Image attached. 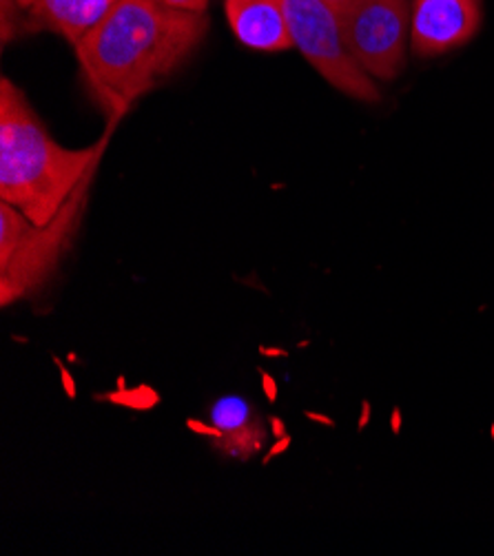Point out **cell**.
I'll return each mask as SVG.
<instances>
[{
  "label": "cell",
  "mask_w": 494,
  "mask_h": 556,
  "mask_svg": "<svg viewBox=\"0 0 494 556\" xmlns=\"http://www.w3.org/2000/svg\"><path fill=\"white\" fill-rule=\"evenodd\" d=\"M287 18L293 45L328 85L364 102L379 100L377 85L344 42L335 10L324 0H287Z\"/></svg>",
  "instance_id": "obj_4"
},
{
  "label": "cell",
  "mask_w": 494,
  "mask_h": 556,
  "mask_svg": "<svg viewBox=\"0 0 494 556\" xmlns=\"http://www.w3.org/2000/svg\"><path fill=\"white\" fill-rule=\"evenodd\" d=\"M29 12V29L51 31L76 45L118 0H16Z\"/></svg>",
  "instance_id": "obj_8"
},
{
  "label": "cell",
  "mask_w": 494,
  "mask_h": 556,
  "mask_svg": "<svg viewBox=\"0 0 494 556\" xmlns=\"http://www.w3.org/2000/svg\"><path fill=\"white\" fill-rule=\"evenodd\" d=\"M324 3L331 8V10H335V12H340V10H344L349 3H353V0H324Z\"/></svg>",
  "instance_id": "obj_11"
},
{
  "label": "cell",
  "mask_w": 494,
  "mask_h": 556,
  "mask_svg": "<svg viewBox=\"0 0 494 556\" xmlns=\"http://www.w3.org/2000/svg\"><path fill=\"white\" fill-rule=\"evenodd\" d=\"M208 31L204 12H187L162 0H118L76 45L89 96L109 123L121 118L172 76Z\"/></svg>",
  "instance_id": "obj_1"
},
{
  "label": "cell",
  "mask_w": 494,
  "mask_h": 556,
  "mask_svg": "<svg viewBox=\"0 0 494 556\" xmlns=\"http://www.w3.org/2000/svg\"><path fill=\"white\" fill-rule=\"evenodd\" d=\"M116 123L87 149L53 140L27 96L10 78L0 80V202L23 211L34 225L61 213L93 164L102 160Z\"/></svg>",
  "instance_id": "obj_2"
},
{
  "label": "cell",
  "mask_w": 494,
  "mask_h": 556,
  "mask_svg": "<svg viewBox=\"0 0 494 556\" xmlns=\"http://www.w3.org/2000/svg\"><path fill=\"white\" fill-rule=\"evenodd\" d=\"M410 42L423 59L468 42L481 25V0H410Z\"/></svg>",
  "instance_id": "obj_6"
},
{
  "label": "cell",
  "mask_w": 494,
  "mask_h": 556,
  "mask_svg": "<svg viewBox=\"0 0 494 556\" xmlns=\"http://www.w3.org/2000/svg\"><path fill=\"white\" fill-rule=\"evenodd\" d=\"M410 12V0H353L338 12L344 42L368 76L393 80L406 65Z\"/></svg>",
  "instance_id": "obj_5"
},
{
  "label": "cell",
  "mask_w": 494,
  "mask_h": 556,
  "mask_svg": "<svg viewBox=\"0 0 494 556\" xmlns=\"http://www.w3.org/2000/svg\"><path fill=\"white\" fill-rule=\"evenodd\" d=\"M227 21L238 40L257 51H287L293 45L287 0H225Z\"/></svg>",
  "instance_id": "obj_7"
},
{
  "label": "cell",
  "mask_w": 494,
  "mask_h": 556,
  "mask_svg": "<svg viewBox=\"0 0 494 556\" xmlns=\"http://www.w3.org/2000/svg\"><path fill=\"white\" fill-rule=\"evenodd\" d=\"M213 434L223 437L227 451L238 457L253 455L264 441V424L257 419L255 408L238 397H223L211 408Z\"/></svg>",
  "instance_id": "obj_9"
},
{
  "label": "cell",
  "mask_w": 494,
  "mask_h": 556,
  "mask_svg": "<svg viewBox=\"0 0 494 556\" xmlns=\"http://www.w3.org/2000/svg\"><path fill=\"white\" fill-rule=\"evenodd\" d=\"M164 5H172L176 10H187V12H204L208 0H162Z\"/></svg>",
  "instance_id": "obj_10"
},
{
  "label": "cell",
  "mask_w": 494,
  "mask_h": 556,
  "mask_svg": "<svg viewBox=\"0 0 494 556\" xmlns=\"http://www.w3.org/2000/svg\"><path fill=\"white\" fill-rule=\"evenodd\" d=\"M98 164L47 225H34L23 211L0 202V304L10 306L34 295L59 268L80 227Z\"/></svg>",
  "instance_id": "obj_3"
}]
</instances>
